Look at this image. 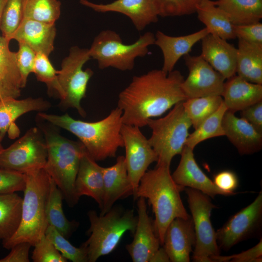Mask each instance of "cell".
I'll return each mask as SVG.
<instances>
[{
    "instance_id": "47",
    "label": "cell",
    "mask_w": 262,
    "mask_h": 262,
    "mask_svg": "<svg viewBox=\"0 0 262 262\" xmlns=\"http://www.w3.org/2000/svg\"><path fill=\"white\" fill-rule=\"evenodd\" d=\"M32 246L28 242H22L14 246L11 252L0 259V262H29V251Z\"/></svg>"
},
{
    "instance_id": "20",
    "label": "cell",
    "mask_w": 262,
    "mask_h": 262,
    "mask_svg": "<svg viewBox=\"0 0 262 262\" xmlns=\"http://www.w3.org/2000/svg\"><path fill=\"white\" fill-rule=\"evenodd\" d=\"M201 41L200 55L225 80L236 74L237 48L227 40L211 33Z\"/></svg>"
},
{
    "instance_id": "13",
    "label": "cell",
    "mask_w": 262,
    "mask_h": 262,
    "mask_svg": "<svg viewBox=\"0 0 262 262\" xmlns=\"http://www.w3.org/2000/svg\"><path fill=\"white\" fill-rule=\"evenodd\" d=\"M125 161L134 197L140 180L148 166L157 162L158 156L140 128L123 124L121 129Z\"/></svg>"
},
{
    "instance_id": "48",
    "label": "cell",
    "mask_w": 262,
    "mask_h": 262,
    "mask_svg": "<svg viewBox=\"0 0 262 262\" xmlns=\"http://www.w3.org/2000/svg\"><path fill=\"white\" fill-rule=\"evenodd\" d=\"M0 86L12 92L17 98L20 95L21 87L13 77L0 65Z\"/></svg>"
},
{
    "instance_id": "44",
    "label": "cell",
    "mask_w": 262,
    "mask_h": 262,
    "mask_svg": "<svg viewBox=\"0 0 262 262\" xmlns=\"http://www.w3.org/2000/svg\"><path fill=\"white\" fill-rule=\"evenodd\" d=\"M236 38L247 42L262 44V23L260 21L244 25H234Z\"/></svg>"
},
{
    "instance_id": "29",
    "label": "cell",
    "mask_w": 262,
    "mask_h": 262,
    "mask_svg": "<svg viewBox=\"0 0 262 262\" xmlns=\"http://www.w3.org/2000/svg\"><path fill=\"white\" fill-rule=\"evenodd\" d=\"M62 193L51 178L48 196L46 214L48 225L53 227L59 232L68 239L77 229L79 223L69 221L65 216L62 207Z\"/></svg>"
},
{
    "instance_id": "6",
    "label": "cell",
    "mask_w": 262,
    "mask_h": 262,
    "mask_svg": "<svg viewBox=\"0 0 262 262\" xmlns=\"http://www.w3.org/2000/svg\"><path fill=\"white\" fill-rule=\"evenodd\" d=\"M87 214L89 237L82 245L86 248L88 262H95L112 252L127 231L134 234L137 223L133 209L125 210L120 206H113L103 215H98L94 210Z\"/></svg>"
},
{
    "instance_id": "26",
    "label": "cell",
    "mask_w": 262,
    "mask_h": 262,
    "mask_svg": "<svg viewBox=\"0 0 262 262\" xmlns=\"http://www.w3.org/2000/svg\"><path fill=\"white\" fill-rule=\"evenodd\" d=\"M50 103L41 98L23 99L10 98L0 101V133L4 135L10 128L19 130L15 121L22 115L32 111L42 112L49 109Z\"/></svg>"
},
{
    "instance_id": "50",
    "label": "cell",
    "mask_w": 262,
    "mask_h": 262,
    "mask_svg": "<svg viewBox=\"0 0 262 262\" xmlns=\"http://www.w3.org/2000/svg\"><path fill=\"white\" fill-rule=\"evenodd\" d=\"M10 98H17L15 94L0 86V101Z\"/></svg>"
},
{
    "instance_id": "39",
    "label": "cell",
    "mask_w": 262,
    "mask_h": 262,
    "mask_svg": "<svg viewBox=\"0 0 262 262\" xmlns=\"http://www.w3.org/2000/svg\"><path fill=\"white\" fill-rule=\"evenodd\" d=\"M32 259L34 262H66L67 260L43 235L33 246Z\"/></svg>"
},
{
    "instance_id": "7",
    "label": "cell",
    "mask_w": 262,
    "mask_h": 262,
    "mask_svg": "<svg viewBox=\"0 0 262 262\" xmlns=\"http://www.w3.org/2000/svg\"><path fill=\"white\" fill-rule=\"evenodd\" d=\"M155 40V35L147 32L135 42L125 44L116 32L105 30L95 37L89 52L91 58L97 61L99 69L111 67L121 71L131 70L135 59L147 55L148 47L154 45Z\"/></svg>"
},
{
    "instance_id": "2",
    "label": "cell",
    "mask_w": 262,
    "mask_h": 262,
    "mask_svg": "<svg viewBox=\"0 0 262 262\" xmlns=\"http://www.w3.org/2000/svg\"><path fill=\"white\" fill-rule=\"evenodd\" d=\"M122 115V110L117 107L106 117L96 122L75 119L67 114L57 115L39 112L37 116L75 135L91 157L99 161L115 157L118 148L124 147L121 133Z\"/></svg>"
},
{
    "instance_id": "12",
    "label": "cell",
    "mask_w": 262,
    "mask_h": 262,
    "mask_svg": "<svg viewBox=\"0 0 262 262\" xmlns=\"http://www.w3.org/2000/svg\"><path fill=\"white\" fill-rule=\"evenodd\" d=\"M262 224V192L246 207L232 215L215 232L219 249L229 250L239 243L256 236Z\"/></svg>"
},
{
    "instance_id": "28",
    "label": "cell",
    "mask_w": 262,
    "mask_h": 262,
    "mask_svg": "<svg viewBox=\"0 0 262 262\" xmlns=\"http://www.w3.org/2000/svg\"><path fill=\"white\" fill-rule=\"evenodd\" d=\"M198 19L205 25L209 33L225 40L236 38L234 25L227 14L214 1L202 0L196 12Z\"/></svg>"
},
{
    "instance_id": "41",
    "label": "cell",
    "mask_w": 262,
    "mask_h": 262,
    "mask_svg": "<svg viewBox=\"0 0 262 262\" xmlns=\"http://www.w3.org/2000/svg\"><path fill=\"white\" fill-rule=\"evenodd\" d=\"M26 180L25 173L0 168V195L24 191Z\"/></svg>"
},
{
    "instance_id": "49",
    "label": "cell",
    "mask_w": 262,
    "mask_h": 262,
    "mask_svg": "<svg viewBox=\"0 0 262 262\" xmlns=\"http://www.w3.org/2000/svg\"><path fill=\"white\" fill-rule=\"evenodd\" d=\"M169 257L164 247H159L154 253L149 262H169Z\"/></svg>"
},
{
    "instance_id": "24",
    "label": "cell",
    "mask_w": 262,
    "mask_h": 262,
    "mask_svg": "<svg viewBox=\"0 0 262 262\" xmlns=\"http://www.w3.org/2000/svg\"><path fill=\"white\" fill-rule=\"evenodd\" d=\"M75 190L79 198L82 196H90L97 202L100 209L101 208L104 196L102 166L91 157L86 149L81 158Z\"/></svg>"
},
{
    "instance_id": "32",
    "label": "cell",
    "mask_w": 262,
    "mask_h": 262,
    "mask_svg": "<svg viewBox=\"0 0 262 262\" xmlns=\"http://www.w3.org/2000/svg\"><path fill=\"white\" fill-rule=\"evenodd\" d=\"M227 108L223 102L213 115L204 120L195 131L189 134L185 145L192 149L200 142L213 137L225 135L222 126L224 115Z\"/></svg>"
},
{
    "instance_id": "1",
    "label": "cell",
    "mask_w": 262,
    "mask_h": 262,
    "mask_svg": "<svg viewBox=\"0 0 262 262\" xmlns=\"http://www.w3.org/2000/svg\"><path fill=\"white\" fill-rule=\"evenodd\" d=\"M184 80L177 70L166 73L154 69L134 76L118 95L117 107L122 111L123 124L143 127L148 119L185 101L187 98L181 88Z\"/></svg>"
},
{
    "instance_id": "34",
    "label": "cell",
    "mask_w": 262,
    "mask_h": 262,
    "mask_svg": "<svg viewBox=\"0 0 262 262\" xmlns=\"http://www.w3.org/2000/svg\"><path fill=\"white\" fill-rule=\"evenodd\" d=\"M61 6L58 0H23V18L55 23L60 17Z\"/></svg>"
},
{
    "instance_id": "52",
    "label": "cell",
    "mask_w": 262,
    "mask_h": 262,
    "mask_svg": "<svg viewBox=\"0 0 262 262\" xmlns=\"http://www.w3.org/2000/svg\"><path fill=\"white\" fill-rule=\"evenodd\" d=\"M4 136V135H3L0 133V153H1V152L4 149V148L2 147V144H1V141H2V140Z\"/></svg>"
},
{
    "instance_id": "5",
    "label": "cell",
    "mask_w": 262,
    "mask_h": 262,
    "mask_svg": "<svg viewBox=\"0 0 262 262\" xmlns=\"http://www.w3.org/2000/svg\"><path fill=\"white\" fill-rule=\"evenodd\" d=\"M25 174L26 183L21 220L13 235L2 240L3 247L7 249L22 242H28L33 246L45 234L48 226L46 208L51 178L43 168Z\"/></svg>"
},
{
    "instance_id": "8",
    "label": "cell",
    "mask_w": 262,
    "mask_h": 262,
    "mask_svg": "<svg viewBox=\"0 0 262 262\" xmlns=\"http://www.w3.org/2000/svg\"><path fill=\"white\" fill-rule=\"evenodd\" d=\"M147 125L152 130L149 144L158 156L157 164L170 166L173 158L180 154L192 126L183 105V102L175 104L164 116L148 119Z\"/></svg>"
},
{
    "instance_id": "21",
    "label": "cell",
    "mask_w": 262,
    "mask_h": 262,
    "mask_svg": "<svg viewBox=\"0 0 262 262\" xmlns=\"http://www.w3.org/2000/svg\"><path fill=\"white\" fill-rule=\"evenodd\" d=\"M104 196L100 214L107 213L118 199L133 195L130 182L125 156H119L116 163L107 167H102Z\"/></svg>"
},
{
    "instance_id": "9",
    "label": "cell",
    "mask_w": 262,
    "mask_h": 262,
    "mask_svg": "<svg viewBox=\"0 0 262 262\" xmlns=\"http://www.w3.org/2000/svg\"><path fill=\"white\" fill-rule=\"evenodd\" d=\"M90 58L89 49L73 46L58 71V82L64 93L61 106L64 108L76 109L82 117L86 114L81 102L85 96L88 82L94 73L90 68L83 70V66Z\"/></svg>"
},
{
    "instance_id": "17",
    "label": "cell",
    "mask_w": 262,
    "mask_h": 262,
    "mask_svg": "<svg viewBox=\"0 0 262 262\" xmlns=\"http://www.w3.org/2000/svg\"><path fill=\"white\" fill-rule=\"evenodd\" d=\"M196 244V235L192 217L176 218L167 227L163 247L172 262H189Z\"/></svg>"
},
{
    "instance_id": "23",
    "label": "cell",
    "mask_w": 262,
    "mask_h": 262,
    "mask_svg": "<svg viewBox=\"0 0 262 262\" xmlns=\"http://www.w3.org/2000/svg\"><path fill=\"white\" fill-rule=\"evenodd\" d=\"M209 33L206 28L188 35L179 36H170L158 31L155 35L154 45L160 48L163 55L162 70L166 73L173 70L179 59L189 53L193 47Z\"/></svg>"
},
{
    "instance_id": "15",
    "label": "cell",
    "mask_w": 262,
    "mask_h": 262,
    "mask_svg": "<svg viewBox=\"0 0 262 262\" xmlns=\"http://www.w3.org/2000/svg\"><path fill=\"white\" fill-rule=\"evenodd\" d=\"M137 199V223L133 239L126 245V249L133 262H149L161 244L155 233L153 221L148 215L145 198Z\"/></svg>"
},
{
    "instance_id": "36",
    "label": "cell",
    "mask_w": 262,
    "mask_h": 262,
    "mask_svg": "<svg viewBox=\"0 0 262 262\" xmlns=\"http://www.w3.org/2000/svg\"><path fill=\"white\" fill-rule=\"evenodd\" d=\"M58 71L50 62L48 56L36 53L33 72L39 81L46 84L48 91L57 92L61 100L64 98V93L58 82Z\"/></svg>"
},
{
    "instance_id": "31",
    "label": "cell",
    "mask_w": 262,
    "mask_h": 262,
    "mask_svg": "<svg viewBox=\"0 0 262 262\" xmlns=\"http://www.w3.org/2000/svg\"><path fill=\"white\" fill-rule=\"evenodd\" d=\"M22 198L16 193L0 195V239L11 237L18 229L21 216Z\"/></svg>"
},
{
    "instance_id": "11",
    "label": "cell",
    "mask_w": 262,
    "mask_h": 262,
    "mask_svg": "<svg viewBox=\"0 0 262 262\" xmlns=\"http://www.w3.org/2000/svg\"><path fill=\"white\" fill-rule=\"evenodd\" d=\"M47 158L43 133L39 127H32L1 152L0 168L26 173L44 168Z\"/></svg>"
},
{
    "instance_id": "42",
    "label": "cell",
    "mask_w": 262,
    "mask_h": 262,
    "mask_svg": "<svg viewBox=\"0 0 262 262\" xmlns=\"http://www.w3.org/2000/svg\"><path fill=\"white\" fill-rule=\"evenodd\" d=\"M9 44V41L0 35V65L22 88L21 77L16 64V53L10 50Z\"/></svg>"
},
{
    "instance_id": "25",
    "label": "cell",
    "mask_w": 262,
    "mask_h": 262,
    "mask_svg": "<svg viewBox=\"0 0 262 262\" xmlns=\"http://www.w3.org/2000/svg\"><path fill=\"white\" fill-rule=\"evenodd\" d=\"M227 80L221 96L227 110L235 113L262 101V84L248 82L236 74Z\"/></svg>"
},
{
    "instance_id": "35",
    "label": "cell",
    "mask_w": 262,
    "mask_h": 262,
    "mask_svg": "<svg viewBox=\"0 0 262 262\" xmlns=\"http://www.w3.org/2000/svg\"><path fill=\"white\" fill-rule=\"evenodd\" d=\"M45 235L67 260L73 262H88L85 247L82 245L80 247L74 246L53 227L48 225Z\"/></svg>"
},
{
    "instance_id": "33",
    "label": "cell",
    "mask_w": 262,
    "mask_h": 262,
    "mask_svg": "<svg viewBox=\"0 0 262 262\" xmlns=\"http://www.w3.org/2000/svg\"><path fill=\"white\" fill-rule=\"evenodd\" d=\"M223 102L222 96H212L187 98L183 101V105L195 129L216 112Z\"/></svg>"
},
{
    "instance_id": "43",
    "label": "cell",
    "mask_w": 262,
    "mask_h": 262,
    "mask_svg": "<svg viewBox=\"0 0 262 262\" xmlns=\"http://www.w3.org/2000/svg\"><path fill=\"white\" fill-rule=\"evenodd\" d=\"M262 241H260L253 247L237 254L228 256L220 255L213 257V262H262Z\"/></svg>"
},
{
    "instance_id": "10",
    "label": "cell",
    "mask_w": 262,
    "mask_h": 262,
    "mask_svg": "<svg viewBox=\"0 0 262 262\" xmlns=\"http://www.w3.org/2000/svg\"><path fill=\"white\" fill-rule=\"evenodd\" d=\"M185 192L196 235L193 260L197 262H213L212 258L220 254L211 221L212 211L217 207L209 196L197 190L188 187Z\"/></svg>"
},
{
    "instance_id": "14",
    "label": "cell",
    "mask_w": 262,
    "mask_h": 262,
    "mask_svg": "<svg viewBox=\"0 0 262 262\" xmlns=\"http://www.w3.org/2000/svg\"><path fill=\"white\" fill-rule=\"evenodd\" d=\"M189 74L181 88L187 99L222 96L225 79L200 55L184 56Z\"/></svg>"
},
{
    "instance_id": "16",
    "label": "cell",
    "mask_w": 262,
    "mask_h": 262,
    "mask_svg": "<svg viewBox=\"0 0 262 262\" xmlns=\"http://www.w3.org/2000/svg\"><path fill=\"white\" fill-rule=\"evenodd\" d=\"M193 150L186 146L184 147L180 163L171 175L175 182L184 188L187 187L197 190L212 198L218 195L229 196L217 187L200 168Z\"/></svg>"
},
{
    "instance_id": "27",
    "label": "cell",
    "mask_w": 262,
    "mask_h": 262,
    "mask_svg": "<svg viewBox=\"0 0 262 262\" xmlns=\"http://www.w3.org/2000/svg\"><path fill=\"white\" fill-rule=\"evenodd\" d=\"M236 73L248 82L262 84V44L238 39Z\"/></svg>"
},
{
    "instance_id": "40",
    "label": "cell",
    "mask_w": 262,
    "mask_h": 262,
    "mask_svg": "<svg viewBox=\"0 0 262 262\" xmlns=\"http://www.w3.org/2000/svg\"><path fill=\"white\" fill-rule=\"evenodd\" d=\"M18 51L15 53L23 88L26 86L29 75L33 72L36 53L24 43H18Z\"/></svg>"
},
{
    "instance_id": "4",
    "label": "cell",
    "mask_w": 262,
    "mask_h": 262,
    "mask_svg": "<svg viewBox=\"0 0 262 262\" xmlns=\"http://www.w3.org/2000/svg\"><path fill=\"white\" fill-rule=\"evenodd\" d=\"M45 121V124L39 121V126L47 149L43 168L61 191L68 206L72 207L79 200L75 193V182L81 158L86 149L80 141L62 136L54 125Z\"/></svg>"
},
{
    "instance_id": "19",
    "label": "cell",
    "mask_w": 262,
    "mask_h": 262,
    "mask_svg": "<svg viewBox=\"0 0 262 262\" xmlns=\"http://www.w3.org/2000/svg\"><path fill=\"white\" fill-rule=\"evenodd\" d=\"M222 126L225 135L237 148L240 155L252 154L262 147V134L243 118L227 110Z\"/></svg>"
},
{
    "instance_id": "30",
    "label": "cell",
    "mask_w": 262,
    "mask_h": 262,
    "mask_svg": "<svg viewBox=\"0 0 262 262\" xmlns=\"http://www.w3.org/2000/svg\"><path fill=\"white\" fill-rule=\"evenodd\" d=\"M215 4L222 9L234 25L260 21L262 0H217Z\"/></svg>"
},
{
    "instance_id": "37",
    "label": "cell",
    "mask_w": 262,
    "mask_h": 262,
    "mask_svg": "<svg viewBox=\"0 0 262 262\" xmlns=\"http://www.w3.org/2000/svg\"><path fill=\"white\" fill-rule=\"evenodd\" d=\"M158 16L188 15L196 12L202 0H151Z\"/></svg>"
},
{
    "instance_id": "18",
    "label": "cell",
    "mask_w": 262,
    "mask_h": 262,
    "mask_svg": "<svg viewBox=\"0 0 262 262\" xmlns=\"http://www.w3.org/2000/svg\"><path fill=\"white\" fill-rule=\"evenodd\" d=\"M82 5L99 13L116 12L125 15L138 31L158 20L151 0H116L107 4H98L80 0Z\"/></svg>"
},
{
    "instance_id": "45",
    "label": "cell",
    "mask_w": 262,
    "mask_h": 262,
    "mask_svg": "<svg viewBox=\"0 0 262 262\" xmlns=\"http://www.w3.org/2000/svg\"><path fill=\"white\" fill-rule=\"evenodd\" d=\"M219 189L229 196L236 194L234 191L238 186V178L236 174L230 170H223L218 172L213 177V181Z\"/></svg>"
},
{
    "instance_id": "38",
    "label": "cell",
    "mask_w": 262,
    "mask_h": 262,
    "mask_svg": "<svg viewBox=\"0 0 262 262\" xmlns=\"http://www.w3.org/2000/svg\"><path fill=\"white\" fill-rule=\"evenodd\" d=\"M23 0H6L3 9L0 30L2 36L9 42L23 19Z\"/></svg>"
},
{
    "instance_id": "51",
    "label": "cell",
    "mask_w": 262,
    "mask_h": 262,
    "mask_svg": "<svg viewBox=\"0 0 262 262\" xmlns=\"http://www.w3.org/2000/svg\"><path fill=\"white\" fill-rule=\"evenodd\" d=\"M6 0H0V24L1 19L2 17V15L3 11V9L6 3Z\"/></svg>"
},
{
    "instance_id": "3",
    "label": "cell",
    "mask_w": 262,
    "mask_h": 262,
    "mask_svg": "<svg viewBox=\"0 0 262 262\" xmlns=\"http://www.w3.org/2000/svg\"><path fill=\"white\" fill-rule=\"evenodd\" d=\"M184 189L173 179L170 166L164 164H156L155 168L147 170L140 180L134 198L143 197L148 200L155 215L154 232L162 246L166 229L172 220L191 217L180 196Z\"/></svg>"
},
{
    "instance_id": "46",
    "label": "cell",
    "mask_w": 262,
    "mask_h": 262,
    "mask_svg": "<svg viewBox=\"0 0 262 262\" xmlns=\"http://www.w3.org/2000/svg\"><path fill=\"white\" fill-rule=\"evenodd\" d=\"M241 111V117L262 134V101L248 106Z\"/></svg>"
},
{
    "instance_id": "22",
    "label": "cell",
    "mask_w": 262,
    "mask_h": 262,
    "mask_svg": "<svg viewBox=\"0 0 262 262\" xmlns=\"http://www.w3.org/2000/svg\"><path fill=\"white\" fill-rule=\"evenodd\" d=\"M56 34L55 23L23 18L14 33L12 40L27 45L36 53H41L49 56L54 49Z\"/></svg>"
}]
</instances>
